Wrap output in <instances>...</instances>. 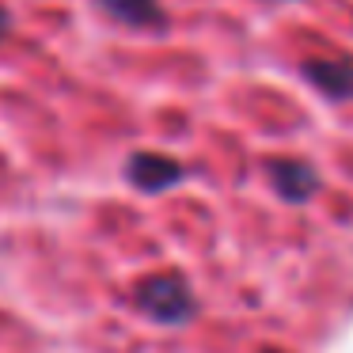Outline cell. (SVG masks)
I'll use <instances>...</instances> for the list:
<instances>
[{
	"instance_id": "3",
	"label": "cell",
	"mask_w": 353,
	"mask_h": 353,
	"mask_svg": "<svg viewBox=\"0 0 353 353\" xmlns=\"http://www.w3.org/2000/svg\"><path fill=\"white\" fill-rule=\"evenodd\" d=\"M125 171H130V183L148 194H160L183 179V163H175L171 156H160V152H137Z\"/></svg>"
},
{
	"instance_id": "4",
	"label": "cell",
	"mask_w": 353,
	"mask_h": 353,
	"mask_svg": "<svg viewBox=\"0 0 353 353\" xmlns=\"http://www.w3.org/2000/svg\"><path fill=\"white\" fill-rule=\"evenodd\" d=\"M270 179H274V190L285 201H307L319 190V175L300 160H274L270 163Z\"/></svg>"
},
{
	"instance_id": "6",
	"label": "cell",
	"mask_w": 353,
	"mask_h": 353,
	"mask_svg": "<svg viewBox=\"0 0 353 353\" xmlns=\"http://www.w3.org/2000/svg\"><path fill=\"white\" fill-rule=\"evenodd\" d=\"M8 27H12V16H8V8L0 4V42H4V34H8Z\"/></svg>"
},
{
	"instance_id": "1",
	"label": "cell",
	"mask_w": 353,
	"mask_h": 353,
	"mask_svg": "<svg viewBox=\"0 0 353 353\" xmlns=\"http://www.w3.org/2000/svg\"><path fill=\"white\" fill-rule=\"evenodd\" d=\"M137 307L160 323H186L194 315V292L179 274H156L141 281Z\"/></svg>"
},
{
	"instance_id": "2",
	"label": "cell",
	"mask_w": 353,
	"mask_h": 353,
	"mask_svg": "<svg viewBox=\"0 0 353 353\" xmlns=\"http://www.w3.org/2000/svg\"><path fill=\"white\" fill-rule=\"evenodd\" d=\"M304 77L319 88L323 95H330L334 103L353 99V57L350 54H323L304 61Z\"/></svg>"
},
{
	"instance_id": "7",
	"label": "cell",
	"mask_w": 353,
	"mask_h": 353,
	"mask_svg": "<svg viewBox=\"0 0 353 353\" xmlns=\"http://www.w3.org/2000/svg\"><path fill=\"white\" fill-rule=\"evenodd\" d=\"M266 353H277V350H266Z\"/></svg>"
},
{
	"instance_id": "5",
	"label": "cell",
	"mask_w": 353,
	"mask_h": 353,
	"mask_svg": "<svg viewBox=\"0 0 353 353\" xmlns=\"http://www.w3.org/2000/svg\"><path fill=\"white\" fill-rule=\"evenodd\" d=\"M99 8L110 19H118L125 27H137V31H163L168 27L160 0H99Z\"/></svg>"
}]
</instances>
